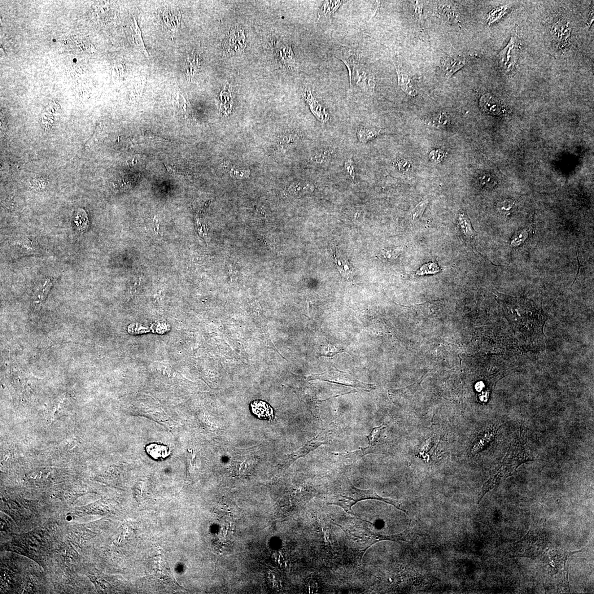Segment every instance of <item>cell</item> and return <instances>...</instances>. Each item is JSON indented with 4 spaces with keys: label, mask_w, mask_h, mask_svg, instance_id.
Wrapping results in <instances>:
<instances>
[{
    "label": "cell",
    "mask_w": 594,
    "mask_h": 594,
    "mask_svg": "<svg viewBox=\"0 0 594 594\" xmlns=\"http://www.w3.org/2000/svg\"><path fill=\"white\" fill-rule=\"evenodd\" d=\"M428 203H429V200L427 199H425L422 200V202L417 205V207L410 213L409 218L410 221L414 223L420 219L424 212L425 211Z\"/></svg>",
    "instance_id": "484cf974"
},
{
    "label": "cell",
    "mask_w": 594,
    "mask_h": 594,
    "mask_svg": "<svg viewBox=\"0 0 594 594\" xmlns=\"http://www.w3.org/2000/svg\"><path fill=\"white\" fill-rule=\"evenodd\" d=\"M531 459V456L526 441L520 436L511 444L503 461L499 468L484 484L480 493L478 504L488 492L499 486L505 479L513 475L519 466Z\"/></svg>",
    "instance_id": "6da1fadb"
},
{
    "label": "cell",
    "mask_w": 594,
    "mask_h": 594,
    "mask_svg": "<svg viewBox=\"0 0 594 594\" xmlns=\"http://www.w3.org/2000/svg\"><path fill=\"white\" fill-rule=\"evenodd\" d=\"M344 169L346 170L349 178L353 181L357 180L355 167L352 160L349 159L344 163Z\"/></svg>",
    "instance_id": "1f68e13d"
},
{
    "label": "cell",
    "mask_w": 594,
    "mask_h": 594,
    "mask_svg": "<svg viewBox=\"0 0 594 594\" xmlns=\"http://www.w3.org/2000/svg\"><path fill=\"white\" fill-rule=\"evenodd\" d=\"M161 19L165 28L174 34L180 27L181 12L176 8L166 7L161 12Z\"/></svg>",
    "instance_id": "52a82bcc"
},
{
    "label": "cell",
    "mask_w": 594,
    "mask_h": 594,
    "mask_svg": "<svg viewBox=\"0 0 594 594\" xmlns=\"http://www.w3.org/2000/svg\"><path fill=\"white\" fill-rule=\"evenodd\" d=\"M342 1H326L323 3L321 9L318 14V20L326 19L333 15L337 11L339 6L342 5Z\"/></svg>",
    "instance_id": "44dd1931"
},
{
    "label": "cell",
    "mask_w": 594,
    "mask_h": 594,
    "mask_svg": "<svg viewBox=\"0 0 594 594\" xmlns=\"http://www.w3.org/2000/svg\"><path fill=\"white\" fill-rule=\"evenodd\" d=\"M329 152L328 151L321 150L320 152H318V153L314 156V160L317 163L322 164L326 162L329 158Z\"/></svg>",
    "instance_id": "836d02e7"
},
{
    "label": "cell",
    "mask_w": 594,
    "mask_h": 594,
    "mask_svg": "<svg viewBox=\"0 0 594 594\" xmlns=\"http://www.w3.org/2000/svg\"><path fill=\"white\" fill-rule=\"evenodd\" d=\"M51 286V281L50 280V279H47L44 283V285H43L41 288L40 292H39L38 295H37V298H38V300H37L38 303L40 302V301L41 302H42L43 300H44L47 294V292L49 291Z\"/></svg>",
    "instance_id": "d6a6232c"
},
{
    "label": "cell",
    "mask_w": 594,
    "mask_h": 594,
    "mask_svg": "<svg viewBox=\"0 0 594 594\" xmlns=\"http://www.w3.org/2000/svg\"><path fill=\"white\" fill-rule=\"evenodd\" d=\"M458 226L465 241L472 244L477 233L473 229L469 217L465 212L460 213L458 216Z\"/></svg>",
    "instance_id": "7c38bea8"
},
{
    "label": "cell",
    "mask_w": 594,
    "mask_h": 594,
    "mask_svg": "<svg viewBox=\"0 0 594 594\" xmlns=\"http://www.w3.org/2000/svg\"><path fill=\"white\" fill-rule=\"evenodd\" d=\"M545 524L528 531L522 539L508 549L506 556L535 558L542 555L549 543Z\"/></svg>",
    "instance_id": "7a4b0ae2"
},
{
    "label": "cell",
    "mask_w": 594,
    "mask_h": 594,
    "mask_svg": "<svg viewBox=\"0 0 594 594\" xmlns=\"http://www.w3.org/2000/svg\"><path fill=\"white\" fill-rule=\"evenodd\" d=\"M130 34L132 41L135 47L141 51L147 59H149L147 51L144 41L142 36L141 29L138 26L136 17L133 18V23L130 27Z\"/></svg>",
    "instance_id": "4fadbf2b"
},
{
    "label": "cell",
    "mask_w": 594,
    "mask_h": 594,
    "mask_svg": "<svg viewBox=\"0 0 594 594\" xmlns=\"http://www.w3.org/2000/svg\"><path fill=\"white\" fill-rule=\"evenodd\" d=\"M172 103L174 108V110L176 111L178 114L182 115L187 114L190 111L189 103L181 92L180 89L174 88L172 91Z\"/></svg>",
    "instance_id": "9a60e30c"
},
{
    "label": "cell",
    "mask_w": 594,
    "mask_h": 594,
    "mask_svg": "<svg viewBox=\"0 0 594 594\" xmlns=\"http://www.w3.org/2000/svg\"><path fill=\"white\" fill-rule=\"evenodd\" d=\"M403 251L402 247L384 249L381 253V256L385 260H395Z\"/></svg>",
    "instance_id": "83f0119b"
},
{
    "label": "cell",
    "mask_w": 594,
    "mask_h": 594,
    "mask_svg": "<svg viewBox=\"0 0 594 594\" xmlns=\"http://www.w3.org/2000/svg\"><path fill=\"white\" fill-rule=\"evenodd\" d=\"M394 64L398 76L399 85L406 94L415 97L418 94L412 84L411 80L404 72L403 66L400 64L398 59H394Z\"/></svg>",
    "instance_id": "30bf717a"
},
{
    "label": "cell",
    "mask_w": 594,
    "mask_h": 594,
    "mask_svg": "<svg viewBox=\"0 0 594 594\" xmlns=\"http://www.w3.org/2000/svg\"><path fill=\"white\" fill-rule=\"evenodd\" d=\"M582 549L579 551L569 552L560 548H552L544 552L541 557L542 560L554 568V569L560 570L566 564L569 558L575 553L584 552Z\"/></svg>",
    "instance_id": "5b68a950"
},
{
    "label": "cell",
    "mask_w": 594,
    "mask_h": 594,
    "mask_svg": "<svg viewBox=\"0 0 594 594\" xmlns=\"http://www.w3.org/2000/svg\"><path fill=\"white\" fill-rule=\"evenodd\" d=\"M339 423V421L332 422L324 430L308 441L303 447H301L298 451L286 456L281 463V468H287L299 458L305 457L321 445L329 444L338 433Z\"/></svg>",
    "instance_id": "3957f363"
},
{
    "label": "cell",
    "mask_w": 594,
    "mask_h": 594,
    "mask_svg": "<svg viewBox=\"0 0 594 594\" xmlns=\"http://www.w3.org/2000/svg\"><path fill=\"white\" fill-rule=\"evenodd\" d=\"M229 50L235 52H241L246 46V37L242 30L235 29L231 33L228 39Z\"/></svg>",
    "instance_id": "2e32d148"
},
{
    "label": "cell",
    "mask_w": 594,
    "mask_h": 594,
    "mask_svg": "<svg viewBox=\"0 0 594 594\" xmlns=\"http://www.w3.org/2000/svg\"><path fill=\"white\" fill-rule=\"evenodd\" d=\"M252 412L261 419H272L273 417V409L266 402L255 401L251 403Z\"/></svg>",
    "instance_id": "e0dca14e"
},
{
    "label": "cell",
    "mask_w": 594,
    "mask_h": 594,
    "mask_svg": "<svg viewBox=\"0 0 594 594\" xmlns=\"http://www.w3.org/2000/svg\"><path fill=\"white\" fill-rule=\"evenodd\" d=\"M30 186L34 190L42 191L47 189L48 180L46 177L40 176L33 179L30 183Z\"/></svg>",
    "instance_id": "f1b7e54d"
},
{
    "label": "cell",
    "mask_w": 594,
    "mask_h": 594,
    "mask_svg": "<svg viewBox=\"0 0 594 594\" xmlns=\"http://www.w3.org/2000/svg\"><path fill=\"white\" fill-rule=\"evenodd\" d=\"M514 203L512 201L506 200L499 204V211L504 214L509 213L510 210L513 208Z\"/></svg>",
    "instance_id": "e575fe53"
},
{
    "label": "cell",
    "mask_w": 594,
    "mask_h": 594,
    "mask_svg": "<svg viewBox=\"0 0 594 594\" xmlns=\"http://www.w3.org/2000/svg\"><path fill=\"white\" fill-rule=\"evenodd\" d=\"M279 58L281 63L287 68H295L296 61L291 47L289 45H282L278 50Z\"/></svg>",
    "instance_id": "d6986e66"
},
{
    "label": "cell",
    "mask_w": 594,
    "mask_h": 594,
    "mask_svg": "<svg viewBox=\"0 0 594 594\" xmlns=\"http://www.w3.org/2000/svg\"><path fill=\"white\" fill-rule=\"evenodd\" d=\"M416 10V17L419 21V22L421 23L422 19V6H421L420 3H419L418 2L417 3L416 10Z\"/></svg>",
    "instance_id": "8d00e7d4"
},
{
    "label": "cell",
    "mask_w": 594,
    "mask_h": 594,
    "mask_svg": "<svg viewBox=\"0 0 594 594\" xmlns=\"http://www.w3.org/2000/svg\"><path fill=\"white\" fill-rule=\"evenodd\" d=\"M569 574V570H568V567L566 564L564 567H563V574L562 575L561 582L558 585L557 591V593L558 594L571 593Z\"/></svg>",
    "instance_id": "4316f807"
},
{
    "label": "cell",
    "mask_w": 594,
    "mask_h": 594,
    "mask_svg": "<svg viewBox=\"0 0 594 594\" xmlns=\"http://www.w3.org/2000/svg\"><path fill=\"white\" fill-rule=\"evenodd\" d=\"M316 186L310 182H298L294 183L288 189L289 193L295 195H304L312 193Z\"/></svg>",
    "instance_id": "ffe728a7"
},
{
    "label": "cell",
    "mask_w": 594,
    "mask_h": 594,
    "mask_svg": "<svg viewBox=\"0 0 594 594\" xmlns=\"http://www.w3.org/2000/svg\"><path fill=\"white\" fill-rule=\"evenodd\" d=\"M465 61L460 57H451L444 60L442 63L443 68L446 75L450 77L453 73L464 66Z\"/></svg>",
    "instance_id": "ac0fdd59"
},
{
    "label": "cell",
    "mask_w": 594,
    "mask_h": 594,
    "mask_svg": "<svg viewBox=\"0 0 594 594\" xmlns=\"http://www.w3.org/2000/svg\"><path fill=\"white\" fill-rule=\"evenodd\" d=\"M342 352V351L340 350L339 349L331 346V345H326L325 347H322L321 349V356L333 357Z\"/></svg>",
    "instance_id": "4dcf8cb0"
},
{
    "label": "cell",
    "mask_w": 594,
    "mask_h": 594,
    "mask_svg": "<svg viewBox=\"0 0 594 594\" xmlns=\"http://www.w3.org/2000/svg\"><path fill=\"white\" fill-rule=\"evenodd\" d=\"M335 263L339 272L347 280H352L355 275V271L352 265L349 263L346 257L342 255L337 250L333 253Z\"/></svg>",
    "instance_id": "8fae6325"
},
{
    "label": "cell",
    "mask_w": 594,
    "mask_h": 594,
    "mask_svg": "<svg viewBox=\"0 0 594 594\" xmlns=\"http://www.w3.org/2000/svg\"><path fill=\"white\" fill-rule=\"evenodd\" d=\"M308 379L320 380L322 381L338 383L339 385L354 388H361L366 390H371L375 388V386L373 384L360 382L348 373L337 369H331L320 374L313 375L309 377Z\"/></svg>",
    "instance_id": "277c9868"
},
{
    "label": "cell",
    "mask_w": 594,
    "mask_h": 594,
    "mask_svg": "<svg viewBox=\"0 0 594 594\" xmlns=\"http://www.w3.org/2000/svg\"><path fill=\"white\" fill-rule=\"evenodd\" d=\"M165 167L167 168L168 171L170 173L174 174H182V175H185V172L184 170L180 168H178L176 167V166L171 165H165Z\"/></svg>",
    "instance_id": "d590c367"
},
{
    "label": "cell",
    "mask_w": 594,
    "mask_h": 594,
    "mask_svg": "<svg viewBox=\"0 0 594 594\" xmlns=\"http://www.w3.org/2000/svg\"><path fill=\"white\" fill-rule=\"evenodd\" d=\"M335 56L342 60L347 65L349 75H351L353 70L361 62V55L355 50L345 46H340L336 50Z\"/></svg>",
    "instance_id": "ba28073f"
},
{
    "label": "cell",
    "mask_w": 594,
    "mask_h": 594,
    "mask_svg": "<svg viewBox=\"0 0 594 594\" xmlns=\"http://www.w3.org/2000/svg\"><path fill=\"white\" fill-rule=\"evenodd\" d=\"M519 49L517 39L512 38L509 44L501 53V62L508 71L513 70L516 64L519 55Z\"/></svg>",
    "instance_id": "8992f818"
},
{
    "label": "cell",
    "mask_w": 594,
    "mask_h": 594,
    "mask_svg": "<svg viewBox=\"0 0 594 594\" xmlns=\"http://www.w3.org/2000/svg\"><path fill=\"white\" fill-rule=\"evenodd\" d=\"M386 427V426L385 424H382L374 428L373 430L370 432V434L368 436H367V438L368 439L370 445H374L378 442L382 431L384 429H385Z\"/></svg>",
    "instance_id": "f546056e"
},
{
    "label": "cell",
    "mask_w": 594,
    "mask_h": 594,
    "mask_svg": "<svg viewBox=\"0 0 594 594\" xmlns=\"http://www.w3.org/2000/svg\"><path fill=\"white\" fill-rule=\"evenodd\" d=\"M74 222L78 230L84 231L88 225V218L84 209H76L74 214Z\"/></svg>",
    "instance_id": "cb8c5ba5"
},
{
    "label": "cell",
    "mask_w": 594,
    "mask_h": 594,
    "mask_svg": "<svg viewBox=\"0 0 594 594\" xmlns=\"http://www.w3.org/2000/svg\"><path fill=\"white\" fill-rule=\"evenodd\" d=\"M146 449L148 455L155 460H165L171 453L168 446L158 443L148 444L147 446Z\"/></svg>",
    "instance_id": "5bb4252c"
},
{
    "label": "cell",
    "mask_w": 594,
    "mask_h": 594,
    "mask_svg": "<svg viewBox=\"0 0 594 594\" xmlns=\"http://www.w3.org/2000/svg\"><path fill=\"white\" fill-rule=\"evenodd\" d=\"M480 106L482 110L487 114L500 115L504 112V106L500 100L493 97L490 94H486L480 99Z\"/></svg>",
    "instance_id": "9c48e42d"
},
{
    "label": "cell",
    "mask_w": 594,
    "mask_h": 594,
    "mask_svg": "<svg viewBox=\"0 0 594 594\" xmlns=\"http://www.w3.org/2000/svg\"><path fill=\"white\" fill-rule=\"evenodd\" d=\"M381 132L378 128L361 127L357 131V137L360 142L366 143L376 138Z\"/></svg>",
    "instance_id": "7402d4cb"
},
{
    "label": "cell",
    "mask_w": 594,
    "mask_h": 594,
    "mask_svg": "<svg viewBox=\"0 0 594 594\" xmlns=\"http://www.w3.org/2000/svg\"><path fill=\"white\" fill-rule=\"evenodd\" d=\"M200 61L198 56L193 54L187 59L185 67V72L187 77H193L199 71Z\"/></svg>",
    "instance_id": "603a6c76"
},
{
    "label": "cell",
    "mask_w": 594,
    "mask_h": 594,
    "mask_svg": "<svg viewBox=\"0 0 594 594\" xmlns=\"http://www.w3.org/2000/svg\"><path fill=\"white\" fill-rule=\"evenodd\" d=\"M155 225H156V226L157 230H158V232H159V229H159V226H159V223H158V219H155Z\"/></svg>",
    "instance_id": "74e56055"
},
{
    "label": "cell",
    "mask_w": 594,
    "mask_h": 594,
    "mask_svg": "<svg viewBox=\"0 0 594 594\" xmlns=\"http://www.w3.org/2000/svg\"><path fill=\"white\" fill-rule=\"evenodd\" d=\"M441 268L436 262H429L423 265L416 272V276H425L427 275L435 274L441 272Z\"/></svg>",
    "instance_id": "d4e9b609"
}]
</instances>
